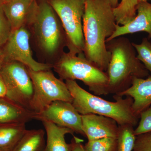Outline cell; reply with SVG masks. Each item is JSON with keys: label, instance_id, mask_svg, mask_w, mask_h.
Here are the masks:
<instances>
[{"label": "cell", "instance_id": "cell-26", "mask_svg": "<svg viewBox=\"0 0 151 151\" xmlns=\"http://www.w3.org/2000/svg\"><path fill=\"white\" fill-rule=\"evenodd\" d=\"M83 140L73 136L71 141L72 149L71 151H86L84 146L82 144Z\"/></svg>", "mask_w": 151, "mask_h": 151}, {"label": "cell", "instance_id": "cell-28", "mask_svg": "<svg viewBox=\"0 0 151 151\" xmlns=\"http://www.w3.org/2000/svg\"><path fill=\"white\" fill-rule=\"evenodd\" d=\"M110 1L113 8H116L119 4V0H110Z\"/></svg>", "mask_w": 151, "mask_h": 151}, {"label": "cell", "instance_id": "cell-22", "mask_svg": "<svg viewBox=\"0 0 151 151\" xmlns=\"http://www.w3.org/2000/svg\"><path fill=\"white\" fill-rule=\"evenodd\" d=\"M84 147L86 151H118L117 139L105 138L88 141Z\"/></svg>", "mask_w": 151, "mask_h": 151}, {"label": "cell", "instance_id": "cell-13", "mask_svg": "<svg viewBox=\"0 0 151 151\" xmlns=\"http://www.w3.org/2000/svg\"><path fill=\"white\" fill-rule=\"evenodd\" d=\"M36 0H13L1 6L12 31L29 24Z\"/></svg>", "mask_w": 151, "mask_h": 151}, {"label": "cell", "instance_id": "cell-10", "mask_svg": "<svg viewBox=\"0 0 151 151\" xmlns=\"http://www.w3.org/2000/svg\"><path fill=\"white\" fill-rule=\"evenodd\" d=\"M35 119L47 120L84 136L82 129L81 115L70 102L54 101L41 112L36 113Z\"/></svg>", "mask_w": 151, "mask_h": 151}, {"label": "cell", "instance_id": "cell-18", "mask_svg": "<svg viewBox=\"0 0 151 151\" xmlns=\"http://www.w3.org/2000/svg\"><path fill=\"white\" fill-rule=\"evenodd\" d=\"M45 131L27 130L12 151H43L45 146Z\"/></svg>", "mask_w": 151, "mask_h": 151}, {"label": "cell", "instance_id": "cell-20", "mask_svg": "<svg viewBox=\"0 0 151 151\" xmlns=\"http://www.w3.org/2000/svg\"><path fill=\"white\" fill-rule=\"evenodd\" d=\"M117 138L118 151H133L136 136L134 127L132 125H119Z\"/></svg>", "mask_w": 151, "mask_h": 151}, {"label": "cell", "instance_id": "cell-11", "mask_svg": "<svg viewBox=\"0 0 151 151\" xmlns=\"http://www.w3.org/2000/svg\"><path fill=\"white\" fill-rule=\"evenodd\" d=\"M81 124L88 141L118 137L119 125L111 118L92 113L82 115Z\"/></svg>", "mask_w": 151, "mask_h": 151}, {"label": "cell", "instance_id": "cell-25", "mask_svg": "<svg viewBox=\"0 0 151 151\" xmlns=\"http://www.w3.org/2000/svg\"><path fill=\"white\" fill-rule=\"evenodd\" d=\"M133 151H151V132L136 136Z\"/></svg>", "mask_w": 151, "mask_h": 151}, {"label": "cell", "instance_id": "cell-12", "mask_svg": "<svg viewBox=\"0 0 151 151\" xmlns=\"http://www.w3.org/2000/svg\"><path fill=\"white\" fill-rule=\"evenodd\" d=\"M140 32H147L151 42V4L146 1H140L137 15L132 21L124 25L117 24L116 30L106 42L119 37Z\"/></svg>", "mask_w": 151, "mask_h": 151}, {"label": "cell", "instance_id": "cell-31", "mask_svg": "<svg viewBox=\"0 0 151 151\" xmlns=\"http://www.w3.org/2000/svg\"><path fill=\"white\" fill-rule=\"evenodd\" d=\"M151 1V0H140V1Z\"/></svg>", "mask_w": 151, "mask_h": 151}, {"label": "cell", "instance_id": "cell-1", "mask_svg": "<svg viewBox=\"0 0 151 151\" xmlns=\"http://www.w3.org/2000/svg\"><path fill=\"white\" fill-rule=\"evenodd\" d=\"M117 24L110 0L85 1L84 54L86 59L105 72L111 59L106 41L116 30Z\"/></svg>", "mask_w": 151, "mask_h": 151}, {"label": "cell", "instance_id": "cell-32", "mask_svg": "<svg viewBox=\"0 0 151 151\" xmlns=\"http://www.w3.org/2000/svg\"></svg>", "mask_w": 151, "mask_h": 151}, {"label": "cell", "instance_id": "cell-5", "mask_svg": "<svg viewBox=\"0 0 151 151\" xmlns=\"http://www.w3.org/2000/svg\"><path fill=\"white\" fill-rule=\"evenodd\" d=\"M40 48L50 55L66 46L65 31L59 18L47 1H36L29 24Z\"/></svg>", "mask_w": 151, "mask_h": 151}, {"label": "cell", "instance_id": "cell-21", "mask_svg": "<svg viewBox=\"0 0 151 151\" xmlns=\"http://www.w3.org/2000/svg\"><path fill=\"white\" fill-rule=\"evenodd\" d=\"M137 53V58L151 76V42L147 38L143 39L140 44L132 42Z\"/></svg>", "mask_w": 151, "mask_h": 151}, {"label": "cell", "instance_id": "cell-6", "mask_svg": "<svg viewBox=\"0 0 151 151\" xmlns=\"http://www.w3.org/2000/svg\"><path fill=\"white\" fill-rule=\"evenodd\" d=\"M59 18L66 37V46L73 54H84L83 18L86 0H47Z\"/></svg>", "mask_w": 151, "mask_h": 151}, {"label": "cell", "instance_id": "cell-2", "mask_svg": "<svg viewBox=\"0 0 151 151\" xmlns=\"http://www.w3.org/2000/svg\"><path fill=\"white\" fill-rule=\"evenodd\" d=\"M111 59L106 73L110 94H120L132 85L134 78H145L150 75L137 58L134 47L124 36L106 42Z\"/></svg>", "mask_w": 151, "mask_h": 151}, {"label": "cell", "instance_id": "cell-23", "mask_svg": "<svg viewBox=\"0 0 151 151\" xmlns=\"http://www.w3.org/2000/svg\"><path fill=\"white\" fill-rule=\"evenodd\" d=\"M139 119L137 127L134 129L136 136L151 132V105L141 112Z\"/></svg>", "mask_w": 151, "mask_h": 151}, {"label": "cell", "instance_id": "cell-9", "mask_svg": "<svg viewBox=\"0 0 151 151\" xmlns=\"http://www.w3.org/2000/svg\"><path fill=\"white\" fill-rule=\"evenodd\" d=\"M30 37V33L26 27L12 31L5 45L6 61H17L35 71L50 70L53 64L38 62L33 57Z\"/></svg>", "mask_w": 151, "mask_h": 151}, {"label": "cell", "instance_id": "cell-29", "mask_svg": "<svg viewBox=\"0 0 151 151\" xmlns=\"http://www.w3.org/2000/svg\"><path fill=\"white\" fill-rule=\"evenodd\" d=\"M12 1L13 0H0V6L3 5L9 2Z\"/></svg>", "mask_w": 151, "mask_h": 151}, {"label": "cell", "instance_id": "cell-17", "mask_svg": "<svg viewBox=\"0 0 151 151\" xmlns=\"http://www.w3.org/2000/svg\"><path fill=\"white\" fill-rule=\"evenodd\" d=\"M27 130L26 124H0V151H12Z\"/></svg>", "mask_w": 151, "mask_h": 151}, {"label": "cell", "instance_id": "cell-7", "mask_svg": "<svg viewBox=\"0 0 151 151\" xmlns=\"http://www.w3.org/2000/svg\"><path fill=\"white\" fill-rule=\"evenodd\" d=\"M28 70L33 86L31 111L40 113L57 100L72 103L73 98L65 82L56 78L50 70L35 71L28 68Z\"/></svg>", "mask_w": 151, "mask_h": 151}, {"label": "cell", "instance_id": "cell-3", "mask_svg": "<svg viewBox=\"0 0 151 151\" xmlns=\"http://www.w3.org/2000/svg\"><path fill=\"white\" fill-rule=\"evenodd\" d=\"M65 83L73 98L72 104L81 115L92 113L105 116L119 125H137L139 116L133 110L132 97L114 95L116 101L111 102L87 92L74 80H66Z\"/></svg>", "mask_w": 151, "mask_h": 151}, {"label": "cell", "instance_id": "cell-15", "mask_svg": "<svg viewBox=\"0 0 151 151\" xmlns=\"http://www.w3.org/2000/svg\"><path fill=\"white\" fill-rule=\"evenodd\" d=\"M44 127L46 133L47 141L43 151H71L72 145L68 144L65 140V136L74 132L70 129L60 127L47 120L40 121Z\"/></svg>", "mask_w": 151, "mask_h": 151}, {"label": "cell", "instance_id": "cell-24", "mask_svg": "<svg viewBox=\"0 0 151 151\" xmlns=\"http://www.w3.org/2000/svg\"><path fill=\"white\" fill-rule=\"evenodd\" d=\"M12 31L10 25L0 6V46L5 45Z\"/></svg>", "mask_w": 151, "mask_h": 151}, {"label": "cell", "instance_id": "cell-30", "mask_svg": "<svg viewBox=\"0 0 151 151\" xmlns=\"http://www.w3.org/2000/svg\"><path fill=\"white\" fill-rule=\"evenodd\" d=\"M1 53H0V67H1V66L3 63L2 62L1 58Z\"/></svg>", "mask_w": 151, "mask_h": 151}, {"label": "cell", "instance_id": "cell-14", "mask_svg": "<svg viewBox=\"0 0 151 151\" xmlns=\"http://www.w3.org/2000/svg\"><path fill=\"white\" fill-rule=\"evenodd\" d=\"M116 96L130 97L133 100L132 108L137 115L151 105V76L147 78H135L129 88Z\"/></svg>", "mask_w": 151, "mask_h": 151}, {"label": "cell", "instance_id": "cell-19", "mask_svg": "<svg viewBox=\"0 0 151 151\" xmlns=\"http://www.w3.org/2000/svg\"><path fill=\"white\" fill-rule=\"evenodd\" d=\"M140 0H122L116 8H113L117 24L124 25L134 19Z\"/></svg>", "mask_w": 151, "mask_h": 151}, {"label": "cell", "instance_id": "cell-27", "mask_svg": "<svg viewBox=\"0 0 151 151\" xmlns=\"http://www.w3.org/2000/svg\"><path fill=\"white\" fill-rule=\"evenodd\" d=\"M7 89L5 83L0 75V97H6Z\"/></svg>", "mask_w": 151, "mask_h": 151}, {"label": "cell", "instance_id": "cell-8", "mask_svg": "<svg viewBox=\"0 0 151 151\" xmlns=\"http://www.w3.org/2000/svg\"><path fill=\"white\" fill-rule=\"evenodd\" d=\"M0 75L6 87V98L29 110L33 86L28 67L17 61H6L0 67Z\"/></svg>", "mask_w": 151, "mask_h": 151}, {"label": "cell", "instance_id": "cell-16", "mask_svg": "<svg viewBox=\"0 0 151 151\" xmlns=\"http://www.w3.org/2000/svg\"><path fill=\"white\" fill-rule=\"evenodd\" d=\"M36 113L6 97H0V124H26L35 119Z\"/></svg>", "mask_w": 151, "mask_h": 151}, {"label": "cell", "instance_id": "cell-4", "mask_svg": "<svg viewBox=\"0 0 151 151\" xmlns=\"http://www.w3.org/2000/svg\"><path fill=\"white\" fill-rule=\"evenodd\" d=\"M52 68L63 80H80L96 95L110 94L107 73L86 59L84 54L63 52Z\"/></svg>", "mask_w": 151, "mask_h": 151}]
</instances>
